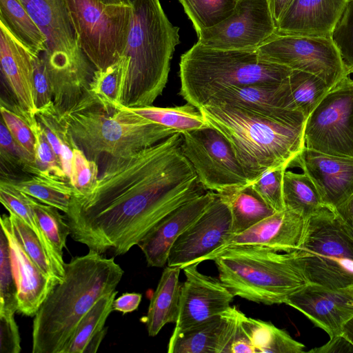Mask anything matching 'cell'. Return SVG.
I'll return each mask as SVG.
<instances>
[{"label": "cell", "instance_id": "cell-1", "mask_svg": "<svg viewBox=\"0 0 353 353\" xmlns=\"http://www.w3.org/2000/svg\"><path fill=\"white\" fill-rule=\"evenodd\" d=\"M176 132L105 161L97 185L74 195L64 218L76 241L100 254L127 253L163 217L205 193Z\"/></svg>", "mask_w": 353, "mask_h": 353}, {"label": "cell", "instance_id": "cell-2", "mask_svg": "<svg viewBox=\"0 0 353 353\" xmlns=\"http://www.w3.org/2000/svg\"><path fill=\"white\" fill-rule=\"evenodd\" d=\"M199 110L230 143L250 184L268 170L292 167L305 148L307 119L300 112H268L226 103H207Z\"/></svg>", "mask_w": 353, "mask_h": 353}, {"label": "cell", "instance_id": "cell-3", "mask_svg": "<svg viewBox=\"0 0 353 353\" xmlns=\"http://www.w3.org/2000/svg\"><path fill=\"white\" fill-rule=\"evenodd\" d=\"M57 284L34 316L32 353H64L83 316L103 295L116 290L123 270L114 256L89 250L65 263Z\"/></svg>", "mask_w": 353, "mask_h": 353}, {"label": "cell", "instance_id": "cell-4", "mask_svg": "<svg viewBox=\"0 0 353 353\" xmlns=\"http://www.w3.org/2000/svg\"><path fill=\"white\" fill-rule=\"evenodd\" d=\"M125 54L129 66L121 105H152L168 80L170 61L180 43L179 28L169 21L159 0H135Z\"/></svg>", "mask_w": 353, "mask_h": 353}, {"label": "cell", "instance_id": "cell-5", "mask_svg": "<svg viewBox=\"0 0 353 353\" xmlns=\"http://www.w3.org/2000/svg\"><path fill=\"white\" fill-rule=\"evenodd\" d=\"M207 260L214 261L219 279L234 296L258 303H284L309 283L294 251L281 253L260 246H230Z\"/></svg>", "mask_w": 353, "mask_h": 353}, {"label": "cell", "instance_id": "cell-6", "mask_svg": "<svg viewBox=\"0 0 353 353\" xmlns=\"http://www.w3.org/2000/svg\"><path fill=\"white\" fill-rule=\"evenodd\" d=\"M179 68L180 95L198 109L225 88L279 84L292 71L261 59L256 51L216 50L198 42L181 56Z\"/></svg>", "mask_w": 353, "mask_h": 353}, {"label": "cell", "instance_id": "cell-7", "mask_svg": "<svg viewBox=\"0 0 353 353\" xmlns=\"http://www.w3.org/2000/svg\"><path fill=\"white\" fill-rule=\"evenodd\" d=\"M62 117L78 148L97 163L133 154L177 132L123 106L108 114L95 105Z\"/></svg>", "mask_w": 353, "mask_h": 353}, {"label": "cell", "instance_id": "cell-8", "mask_svg": "<svg viewBox=\"0 0 353 353\" xmlns=\"http://www.w3.org/2000/svg\"><path fill=\"white\" fill-rule=\"evenodd\" d=\"M296 260L309 283L331 290L353 285V236L327 205L307 217Z\"/></svg>", "mask_w": 353, "mask_h": 353}, {"label": "cell", "instance_id": "cell-9", "mask_svg": "<svg viewBox=\"0 0 353 353\" xmlns=\"http://www.w3.org/2000/svg\"><path fill=\"white\" fill-rule=\"evenodd\" d=\"M80 48L97 70L125 54L132 6L101 0H63Z\"/></svg>", "mask_w": 353, "mask_h": 353}, {"label": "cell", "instance_id": "cell-10", "mask_svg": "<svg viewBox=\"0 0 353 353\" xmlns=\"http://www.w3.org/2000/svg\"><path fill=\"white\" fill-rule=\"evenodd\" d=\"M181 136L182 152L205 190L225 194L250 185L230 143L217 130L208 125Z\"/></svg>", "mask_w": 353, "mask_h": 353}, {"label": "cell", "instance_id": "cell-11", "mask_svg": "<svg viewBox=\"0 0 353 353\" xmlns=\"http://www.w3.org/2000/svg\"><path fill=\"white\" fill-rule=\"evenodd\" d=\"M305 147L324 154L353 157V79L345 76L307 118Z\"/></svg>", "mask_w": 353, "mask_h": 353}, {"label": "cell", "instance_id": "cell-12", "mask_svg": "<svg viewBox=\"0 0 353 353\" xmlns=\"http://www.w3.org/2000/svg\"><path fill=\"white\" fill-rule=\"evenodd\" d=\"M256 52L263 61L315 74L331 88L347 75L332 37L275 33Z\"/></svg>", "mask_w": 353, "mask_h": 353}, {"label": "cell", "instance_id": "cell-13", "mask_svg": "<svg viewBox=\"0 0 353 353\" xmlns=\"http://www.w3.org/2000/svg\"><path fill=\"white\" fill-rule=\"evenodd\" d=\"M275 33L268 0H239L230 16L196 34L197 42L210 48L256 51Z\"/></svg>", "mask_w": 353, "mask_h": 353}, {"label": "cell", "instance_id": "cell-14", "mask_svg": "<svg viewBox=\"0 0 353 353\" xmlns=\"http://www.w3.org/2000/svg\"><path fill=\"white\" fill-rule=\"evenodd\" d=\"M46 39L48 72L65 68H91L80 48L63 0H19Z\"/></svg>", "mask_w": 353, "mask_h": 353}, {"label": "cell", "instance_id": "cell-15", "mask_svg": "<svg viewBox=\"0 0 353 353\" xmlns=\"http://www.w3.org/2000/svg\"><path fill=\"white\" fill-rule=\"evenodd\" d=\"M233 234L230 208L216 192L207 209L174 241L167 264L183 269L199 263L222 248Z\"/></svg>", "mask_w": 353, "mask_h": 353}, {"label": "cell", "instance_id": "cell-16", "mask_svg": "<svg viewBox=\"0 0 353 353\" xmlns=\"http://www.w3.org/2000/svg\"><path fill=\"white\" fill-rule=\"evenodd\" d=\"M198 264L182 269L186 279L181 288L179 313L173 332L198 325L231 307L234 294L219 279L201 273Z\"/></svg>", "mask_w": 353, "mask_h": 353}, {"label": "cell", "instance_id": "cell-17", "mask_svg": "<svg viewBox=\"0 0 353 353\" xmlns=\"http://www.w3.org/2000/svg\"><path fill=\"white\" fill-rule=\"evenodd\" d=\"M292 167L315 184L324 204L336 209L353 195V157L324 154L304 148Z\"/></svg>", "mask_w": 353, "mask_h": 353}, {"label": "cell", "instance_id": "cell-18", "mask_svg": "<svg viewBox=\"0 0 353 353\" xmlns=\"http://www.w3.org/2000/svg\"><path fill=\"white\" fill-rule=\"evenodd\" d=\"M284 303L303 313L330 339L343 334V325L353 316V296L342 289L308 283L290 295Z\"/></svg>", "mask_w": 353, "mask_h": 353}, {"label": "cell", "instance_id": "cell-19", "mask_svg": "<svg viewBox=\"0 0 353 353\" xmlns=\"http://www.w3.org/2000/svg\"><path fill=\"white\" fill-rule=\"evenodd\" d=\"M214 192L203 194L180 205L159 221L140 240L137 245L150 267L161 268L167 263L170 248L177 238L207 209Z\"/></svg>", "mask_w": 353, "mask_h": 353}, {"label": "cell", "instance_id": "cell-20", "mask_svg": "<svg viewBox=\"0 0 353 353\" xmlns=\"http://www.w3.org/2000/svg\"><path fill=\"white\" fill-rule=\"evenodd\" d=\"M1 228L9 244L12 272L17 288V312L33 316L52 289L59 284L31 259L14 235L9 216L1 217Z\"/></svg>", "mask_w": 353, "mask_h": 353}, {"label": "cell", "instance_id": "cell-21", "mask_svg": "<svg viewBox=\"0 0 353 353\" xmlns=\"http://www.w3.org/2000/svg\"><path fill=\"white\" fill-rule=\"evenodd\" d=\"M350 1L293 0L276 22V34L332 37Z\"/></svg>", "mask_w": 353, "mask_h": 353}, {"label": "cell", "instance_id": "cell-22", "mask_svg": "<svg viewBox=\"0 0 353 353\" xmlns=\"http://www.w3.org/2000/svg\"><path fill=\"white\" fill-rule=\"evenodd\" d=\"M305 220L286 209L276 212L243 232L233 234L214 253L228 247L239 245L260 246L280 252H292L300 245Z\"/></svg>", "mask_w": 353, "mask_h": 353}, {"label": "cell", "instance_id": "cell-23", "mask_svg": "<svg viewBox=\"0 0 353 353\" xmlns=\"http://www.w3.org/2000/svg\"><path fill=\"white\" fill-rule=\"evenodd\" d=\"M239 310L231 307L181 332H172L168 353H230L234 326Z\"/></svg>", "mask_w": 353, "mask_h": 353}, {"label": "cell", "instance_id": "cell-24", "mask_svg": "<svg viewBox=\"0 0 353 353\" xmlns=\"http://www.w3.org/2000/svg\"><path fill=\"white\" fill-rule=\"evenodd\" d=\"M18 41L0 22V62L1 72L17 103L35 116L32 79L34 56Z\"/></svg>", "mask_w": 353, "mask_h": 353}, {"label": "cell", "instance_id": "cell-25", "mask_svg": "<svg viewBox=\"0 0 353 353\" xmlns=\"http://www.w3.org/2000/svg\"><path fill=\"white\" fill-rule=\"evenodd\" d=\"M178 266L166 267L151 299L144 322L150 336H155L169 323L176 322L179 313L181 285Z\"/></svg>", "mask_w": 353, "mask_h": 353}, {"label": "cell", "instance_id": "cell-26", "mask_svg": "<svg viewBox=\"0 0 353 353\" xmlns=\"http://www.w3.org/2000/svg\"><path fill=\"white\" fill-rule=\"evenodd\" d=\"M331 88L315 74L292 70L280 85L282 106L307 119Z\"/></svg>", "mask_w": 353, "mask_h": 353}, {"label": "cell", "instance_id": "cell-27", "mask_svg": "<svg viewBox=\"0 0 353 353\" xmlns=\"http://www.w3.org/2000/svg\"><path fill=\"white\" fill-rule=\"evenodd\" d=\"M281 83H259L227 88L216 93L207 103H226L274 113L292 111L282 106Z\"/></svg>", "mask_w": 353, "mask_h": 353}, {"label": "cell", "instance_id": "cell-28", "mask_svg": "<svg viewBox=\"0 0 353 353\" xmlns=\"http://www.w3.org/2000/svg\"><path fill=\"white\" fill-rule=\"evenodd\" d=\"M13 233L26 253L37 265L48 276L61 283L65 276L63 254L48 247L35 232L21 219L9 212Z\"/></svg>", "mask_w": 353, "mask_h": 353}, {"label": "cell", "instance_id": "cell-29", "mask_svg": "<svg viewBox=\"0 0 353 353\" xmlns=\"http://www.w3.org/2000/svg\"><path fill=\"white\" fill-rule=\"evenodd\" d=\"M129 61V57L124 54L108 67L96 69L93 72L90 83V94L108 114H112L122 106L121 96Z\"/></svg>", "mask_w": 353, "mask_h": 353}, {"label": "cell", "instance_id": "cell-30", "mask_svg": "<svg viewBox=\"0 0 353 353\" xmlns=\"http://www.w3.org/2000/svg\"><path fill=\"white\" fill-rule=\"evenodd\" d=\"M0 22L32 54L46 52L45 35L19 0H0Z\"/></svg>", "mask_w": 353, "mask_h": 353}, {"label": "cell", "instance_id": "cell-31", "mask_svg": "<svg viewBox=\"0 0 353 353\" xmlns=\"http://www.w3.org/2000/svg\"><path fill=\"white\" fill-rule=\"evenodd\" d=\"M219 194L230 208L234 234L243 232L276 212L260 197L251 184Z\"/></svg>", "mask_w": 353, "mask_h": 353}, {"label": "cell", "instance_id": "cell-32", "mask_svg": "<svg viewBox=\"0 0 353 353\" xmlns=\"http://www.w3.org/2000/svg\"><path fill=\"white\" fill-rule=\"evenodd\" d=\"M240 320L255 353H302L305 345L292 339L285 330L270 322L247 317L241 312Z\"/></svg>", "mask_w": 353, "mask_h": 353}, {"label": "cell", "instance_id": "cell-33", "mask_svg": "<svg viewBox=\"0 0 353 353\" xmlns=\"http://www.w3.org/2000/svg\"><path fill=\"white\" fill-rule=\"evenodd\" d=\"M285 209L305 219L325 206L312 180L305 174L285 172L283 186Z\"/></svg>", "mask_w": 353, "mask_h": 353}, {"label": "cell", "instance_id": "cell-34", "mask_svg": "<svg viewBox=\"0 0 353 353\" xmlns=\"http://www.w3.org/2000/svg\"><path fill=\"white\" fill-rule=\"evenodd\" d=\"M128 108L147 120L180 133L208 125L199 110L189 103L168 108L152 105Z\"/></svg>", "mask_w": 353, "mask_h": 353}, {"label": "cell", "instance_id": "cell-35", "mask_svg": "<svg viewBox=\"0 0 353 353\" xmlns=\"http://www.w3.org/2000/svg\"><path fill=\"white\" fill-rule=\"evenodd\" d=\"M35 115L58 157L65 174L70 179L73 150L78 146L68 130L65 119L57 112L54 103L37 111Z\"/></svg>", "mask_w": 353, "mask_h": 353}, {"label": "cell", "instance_id": "cell-36", "mask_svg": "<svg viewBox=\"0 0 353 353\" xmlns=\"http://www.w3.org/2000/svg\"><path fill=\"white\" fill-rule=\"evenodd\" d=\"M10 181L21 192L63 213L68 211L72 196L76 194L70 183L46 176L32 175L19 181Z\"/></svg>", "mask_w": 353, "mask_h": 353}, {"label": "cell", "instance_id": "cell-37", "mask_svg": "<svg viewBox=\"0 0 353 353\" xmlns=\"http://www.w3.org/2000/svg\"><path fill=\"white\" fill-rule=\"evenodd\" d=\"M117 291L102 296L79 321L64 353H83L90 341L105 327L113 310V301Z\"/></svg>", "mask_w": 353, "mask_h": 353}, {"label": "cell", "instance_id": "cell-38", "mask_svg": "<svg viewBox=\"0 0 353 353\" xmlns=\"http://www.w3.org/2000/svg\"><path fill=\"white\" fill-rule=\"evenodd\" d=\"M196 32L211 28L230 16L239 0H178Z\"/></svg>", "mask_w": 353, "mask_h": 353}, {"label": "cell", "instance_id": "cell-39", "mask_svg": "<svg viewBox=\"0 0 353 353\" xmlns=\"http://www.w3.org/2000/svg\"><path fill=\"white\" fill-rule=\"evenodd\" d=\"M2 121L13 138L30 153L34 155L36 149V125L37 119L17 103L10 104L1 100Z\"/></svg>", "mask_w": 353, "mask_h": 353}, {"label": "cell", "instance_id": "cell-40", "mask_svg": "<svg viewBox=\"0 0 353 353\" xmlns=\"http://www.w3.org/2000/svg\"><path fill=\"white\" fill-rule=\"evenodd\" d=\"M0 201L9 212L15 214L25 222L43 243L58 252L37 223L31 206L30 196L14 187L10 180L1 179L0 181Z\"/></svg>", "mask_w": 353, "mask_h": 353}, {"label": "cell", "instance_id": "cell-41", "mask_svg": "<svg viewBox=\"0 0 353 353\" xmlns=\"http://www.w3.org/2000/svg\"><path fill=\"white\" fill-rule=\"evenodd\" d=\"M31 206L40 228L61 254L66 247V241L70 235L69 225L59 210L44 204L31 196Z\"/></svg>", "mask_w": 353, "mask_h": 353}, {"label": "cell", "instance_id": "cell-42", "mask_svg": "<svg viewBox=\"0 0 353 353\" xmlns=\"http://www.w3.org/2000/svg\"><path fill=\"white\" fill-rule=\"evenodd\" d=\"M18 310L17 288L12 272L7 236L0 231V314H13Z\"/></svg>", "mask_w": 353, "mask_h": 353}, {"label": "cell", "instance_id": "cell-43", "mask_svg": "<svg viewBox=\"0 0 353 353\" xmlns=\"http://www.w3.org/2000/svg\"><path fill=\"white\" fill-rule=\"evenodd\" d=\"M35 132L37 143L34 154L35 169L33 175L53 178L70 183L38 121Z\"/></svg>", "mask_w": 353, "mask_h": 353}, {"label": "cell", "instance_id": "cell-44", "mask_svg": "<svg viewBox=\"0 0 353 353\" xmlns=\"http://www.w3.org/2000/svg\"><path fill=\"white\" fill-rule=\"evenodd\" d=\"M99 179L98 163L89 159L83 151L76 147L73 150L70 170V184L78 196L92 192Z\"/></svg>", "mask_w": 353, "mask_h": 353}, {"label": "cell", "instance_id": "cell-45", "mask_svg": "<svg viewBox=\"0 0 353 353\" xmlns=\"http://www.w3.org/2000/svg\"><path fill=\"white\" fill-rule=\"evenodd\" d=\"M286 167H279L264 172L251 183L260 197L275 212L285 210L283 186Z\"/></svg>", "mask_w": 353, "mask_h": 353}, {"label": "cell", "instance_id": "cell-46", "mask_svg": "<svg viewBox=\"0 0 353 353\" xmlns=\"http://www.w3.org/2000/svg\"><path fill=\"white\" fill-rule=\"evenodd\" d=\"M332 39L340 53L346 74H353V0L347 3Z\"/></svg>", "mask_w": 353, "mask_h": 353}, {"label": "cell", "instance_id": "cell-47", "mask_svg": "<svg viewBox=\"0 0 353 353\" xmlns=\"http://www.w3.org/2000/svg\"><path fill=\"white\" fill-rule=\"evenodd\" d=\"M0 154L1 161L10 166L19 167L23 172L34 174V155L13 138L2 120L0 127Z\"/></svg>", "mask_w": 353, "mask_h": 353}, {"label": "cell", "instance_id": "cell-48", "mask_svg": "<svg viewBox=\"0 0 353 353\" xmlns=\"http://www.w3.org/2000/svg\"><path fill=\"white\" fill-rule=\"evenodd\" d=\"M32 91L37 111L53 103L52 84L43 57L34 56Z\"/></svg>", "mask_w": 353, "mask_h": 353}, {"label": "cell", "instance_id": "cell-49", "mask_svg": "<svg viewBox=\"0 0 353 353\" xmlns=\"http://www.w3.org/2000/svg\"><path fill=\"white\" fill-rule=\"evenodd\" d=\"M13 314H0V353L21 350L18 326Z\"/></svg>", "mask_w": 353, "mask_h": 353}, {"label": "cell", "instance_id": "cell-50", "mask_svg": "<svg viewBox=\"0 0 353 353\" xmlns=\"http://www.w3.org/2000/svg\"><path fill=\"white\" fill-rule=\"evenodd\" d=\"M241 312V311L239 312L236 318L230 353H255L253 345L242 327L240 320Z\"/></svg>", "mask_w": 353, "mask_h": 353}, {"label": "cell", "instance_id": "cell-51", "mask_svg": "<svg viewBox=\"0 0 353 353\" xmlns=\"http://www.w3.org/2000/svg\"><path fill=\"white\" fill-rule=\"evenodd\" d=\"M313 353H345L353 352V344L343 334L331 338L324 345L308 351Z\"/></svg>", "mask_w": 353, "mask_h": 353}, {"label": "cell", "instance_id": "cell-52", "mask_svg": "<svg viewBox=\"0 0 353 353\" xmlns=\"http://www.w3.org/2000/svg\"><path fill=\"white\" fill-rule=\"evenodd\" d=\"M142 295L140 293H124L114 300L112 304L113 310L121 312L123 314L132 312L137 310Z\"/></svg>", "mask_w": 353, "mask_h": 353}, {"label": "cell", "instance_id": "cell-53", "mask_svg": "<svg viewBox=\"0 0 353 353\" xmlns=\"http://www.w3.org/2000/svg\"><path fill=\"white\" fill-rule=\"evenodd\" d=\"M336 214L353 236V195L335 209Z\"/></svg>", "mask_w": 353, "mask_h": 353}, {"label": "cell", "instance_id": "cell-54", "mask_svg": "<svg viewBox=\"0 0 353 353\" xmlns=\"http://www.w3.org/2000/svg\"><path fill=\"white\" fill-rule=\"evenodd\" d=\"M292 1L293 0H268L275 23Z\"/></svg>", "mask_w": 353, "mask_h": 353}, {"label": "cell", "instance_id": "cell-55", "mask_svg": "<svg viewBox=\"0 0 353 353\" xmlns=\"http://www.w3.org/2000/svg\"><path fill=\"white\" fill-rule=\"evenodd\" d=\"M107 332V328L104 327L99 333L95 335L87 345L83 353L96 352L105 337Z\"/></svg>", "mask_w": 353, "mask_h": 353}, {"label": "cell", "instance_id": "cell-56", "mask_svg": "<svg viewBox=\"0 0 353 353\" xmlns=\"http://www.w3.org/2000/svg\"><path fill=\"white\" fill-rule=\"evenodd\" d=\"M342 333L353 344V316L344 323Z\"/></svg>", "mask_w": 353, "mask_h": 353}, {"label": "cell", "instance_id": "cell-57", "mask_svg": "<svg viewBox=\"0 0 353 353\" xmlns=\"http://www.w3.org/2000/svg\"><path fill=\"white\" fill-rule=\"evenodd\" d=\"M342 290L353 296V285L345 288H343Z\"/></svg>", "mask_w": 353, "mask_h": 353}, {"label": "cell", "instance_id": "cell-58", "mask_svg": "<svg viewBox=\"0 0 353 353\" xmlns=\"http://www.w3.org/2000/svg\"><path fill=\"white\" fill-rule=\"evenodd\" d=\"M103 2L105 3H121V0H101Z\"/></svg>", "mask_w": 353, "mask_h": 353}, {"label": "cell", "instance_id": "cell-59", "mask_svg": "<svg viewBox=\"0 0 353 353\" xmlns=\"http://www.w3.org/2000/svg\"><path fill=\"white\" fill-rule=\"evenodd\" d=\"M122 2L126 3V4H129V5H132V3L135 1V0H121Z\"/></svg>", "mask_w": 353, "mask_h": 353}]
</instances>
